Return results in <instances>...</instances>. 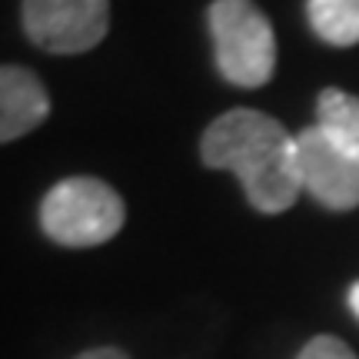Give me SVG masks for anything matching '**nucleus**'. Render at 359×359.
<instances>
[{
	"instance_id": "1",
	"label": "nucleus",
	"mask_w": 359,
	"mask_h": 359,
	"mask_svg": "<svg viewBox=\"0 0 359 359\" xmlns=\"http://www.w3.org/2000/svg\"><path fill=\"white\" fill-rule=\"evenodd\" d=\"M200 156L210 170H230L259 213H283L303 193L296 137L259 110H230L203 133Z\"/></svg>"
},
{
	"instance_id": "2",
	"label": "nucleus",
	"mask_w": 359,
	"mask_h": 359,
	"mask_svg": "<svg viewBox=\"0 0 359 359\" xmlns=\"http://www.w3.org/2000/svg\"><path fill=\"white\" fill-rule=\"evenodd\" d=\"M123 219V196L93 177L60 180L40 203V226L60 246H100L120 233Z\"/></svg>"
},
{
	"instance_id": "3",
	"label": "nucleus",
	"mask_w": 359,
	"mask_h": 359,
	"mask_svg": "<svg viewBox=\"0 0 359 359\" xmlns=\"http://www.w3.org/2000/svg\"><path fill=\"white\" fill-rule=\"evenodd\" d=\"M206 17L223 80L246 90L263 87L276 70V37L266 13L253 0H213Z\"/></svg>"
},
{
	"instance_id": "4",
	"label": "nucleus",
	"mask_w": 359,
	"mask_h": 359,
	"mask_svg": "<svg viewBox=\"0 0 359 359\" xmlns=\"http://www.w3.org/2000/svg\"><path fill=\"white\" fill-rule=\"evenodd\" d=\"M110 27V0H24V30L50 53L93 50Z\"/></svg>"
},
{
	"instance_id": "5",
	"label": "nucleus",
	"mask_w": 359,
	"mask_h": 359,
	"mask_svg": "<svg viewBox=\"0 0 359 359\" xmlns=\"http://www.w3.org/2000/svg\"><path fill=\"white\" fill-rule=\"evenodd\" d=\"M296 167L299 187L326 210L343 213L359 206V163L339 150L320 123L296 133Z\"/></svg>"
},
{
	"instance_id": "6",
	"label": "nucleus",
	"mask_w": 359,
	"mask_h": 359,
	"mask_svg": "<svg viewBox=\"0 0 359 359\" xmlns=\"http://www.w3.org/2000/svg\"><path fill=\"white\" fill-rule=\"evenodd\" d=\"M50 114V97L37 74L24 67H0V143H11L37 130Z\"/></svg>"
},
{
	"instance_id": "7",
	"label": "nucleus",
	"mask_w": 359,
	"mask_h": 359,
	"mask_svg": "<svg viewBox=\"0 0 359 359\" xmlns=\"http://www.w3.org/2000/svg\"><path fill=\"white\" fill-rule=\"evenodd\" d=\"M320 127L339 143V150L359 163V97L346 90H323L316 100Z\"/></svg>"
},
{
	"instance_id": "8",
	"label": "nucleus",
	"mask_w": 359,
	"mask_h": 359,
	"mask_svg": "<svg viewBox=\"0 0 359 359\" xmlns=\"http://www.w3.org/2000/svg\"><path fill=\"white\" fill-rule=\"evenodd\" d=\"M309 27L330 47L359 43V0H306Z\"/></svg>"
},
{
	"instance_id": "9",
	"label": "nucleus",
	"mask_w": 359,
	"mask_h": 359,
	"mask_svg": "<svg viewBox=\"0 0 359 359\" xmlns=\"http://www.w3.org/2000/svg\"><path fill=\"white\" fill-rule=\"evenodd\" d=\"M296 359H356V353L336 336H316V339H309L306 346L299 349Z\"/></svg>"
},
{
	"instance_id": "10",
	"label": "nucleus",
	"mask_w": 359,
	"mask_h": 359,
	"mask_svg": "<svg viewBox=\"0 0 359 359\" xmlns=\"http://www.w3.org/2000/svg\"><path fill=\"white\" fill-rule=\"evenodd\" d=\"M74 359H130L123 349H116V346H97V349H87V353H80V356Z\"/></svg>"
},
{
	"instance_id": "11",
	"label": "nucleus",
	"mask_w": 359,
	"mask_h": 359,
	"mask_svg": "<svg viewBox=\"0 0 359 359\" xmlns=\"http://www.w3.org/2000/svg\"><path fill=\"white\" fill-rule=\"evenodd\" d=\"M349 309L359 316V283H353V290H349Z\"/></svg>"
}]
</instances>
